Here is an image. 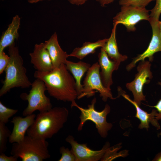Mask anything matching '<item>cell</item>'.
I'll return each instance as SVG.
<instances>
[{
    "label": "cell",
    "mask_w": 161,
    "mask_h": 161,
    "mask_svg": "<svg viewBox=\"0 0 161 161\" xmlns=\"http://www.w3.org/2000/svg\"><path fill=\"white\" fill-rule=\"evenodd\" d=\"M151 66L149 61H140L137 67V72L134 79L126 85V88L132 92L134 101L139 106L142 101L146 100L145 96L143 92V86L145 84L149 83L153 78Z\"/></svg>",
    "instance_id": "cell-8"
},
{
    "label": "cell",
    "mask_w": 161,
    "mask_h": 161,
    "mask_svg": "<svg viewBox=\"0 0 161 161\" xmlns=\"http://www.w3.org/2000/svg\"><path fill=\"white\" fill-rule=\"evenodd\" d=\"M96 102V98L94 97L92 100L91 104L88 105L87 109L79 106L75 101L71 103V108L76 107L81 112V115L79 117L80 121L78 128V131L82 130L86 121L91 120L95 124L97 132L100 136L104 138L107 136L108 131L112 127V124L108 123L106 119V116L110 113L111 109L109 106L106 104L102 111H97L95 108Z\"/></svg>",
    "instance_id": "cell-5"
},
{
    "label": "cell",
    "mask_w": 161,
    "mask_h": 161,
    "mask_svg": "<svg viewBox=\"0 0 161 161\" xmlns=\"http://www.w3.org/2000/svg\"><path fill=\"white\" fill-rule=\"evenodd\" d=\"M36 116L32 114L24 117L17 116L13 117L11 123L13 124V127L8 139L10 143H18L24 138L26 132L33 123Z\"/></svg>",
    "instance_id": "cell-15"
},
{
    "label": "cell",
    "mask_w": 161,
    "mask_h": 161,
    "mask_svg": "<svg viewBox=\"0 0 161 161\" xmlns=\"http://www.w3.org/2000/svg\"><path fill=\"white\" fill-rule=\"evenodd\" d=\"M158 84L161 86V80L158 83ZM150 107L155 108L157 110V113L156 115L155 118L158 120L161 121V99H160L157 102V103L154 106H149Z\"/></svg>",
    "instance_id": "cell-28"
},
{
    "label": "cell",
    "mask_w": 161,
    "mask_h": 161,
    "mask_svg": "<svg viewBox=\"0 0 161 161\" xmlns=\"http://www.w3.org/2000/svg\"><path fill=\"white\" fill-rule=\"evenodd\" d=\"M31 86L28 94L23 93L20 95L22 100L28 102L27 107L22 112L24 116L32 114L36 110L41 112L52 108L50 99L45 93L47 89L44 82L39 79L36 78L32 83Z\"/></svg>",
    "instance_id": "cell-6"
},
{
    "label": "cell",
    "mask_w": 161,
    "mask_h": 161,
    "mask_svg": "<svg viewBox=\"0 0 161 161\" xmlns=\"http://www.w3.org/2000/svg\"><path fill=\"white\" fill-rule=\"evenodd\" d=\"M60 152L61 154L58 161H76L75 155L72 149L62 146L60 147Z\"/></svg>",
    "instance_id": "cell-24"
},
{
    "label": "cell",
    "mask_w": 161,
    "mask_h": 161,
    "mask_svg": "<svg viewBox=\"0 0 161 161\" xmlns=\"http://www.w3.org/2000/svg\"><path fill=\"white\" fill-rule=\"evenodd\" d=\"M44 0H27L30 3H36L39 1Z\"/></svg>",
    "instance_id": "cell-33"
},
{
    "label": "cell",
    "mask_w": 161,
    "mask_h": 161,
    "mask_svg": "<svg viewBox=\"0 0 161 161\" xmlns=\"http://www.w3.org/2000/svg\"><path fill=\"white\" fill-rule=\"evenodd\" d=\"M117 90L118 95L117 97L120 95L122 96L134 106L136 112L135 117L138 119L140 122L138 126L139 129H145L148 130L149 127V123H151L157 130L160 129L158 120L155 118L157 113L156 109H153L151 113H148L142 109L135 101L131 99L129 96L126 94L125 92L123 91L120 87H118Z\"/></svg>",
    "instance_id": "cell-13"
},
{
    "label": "cell",
    "mask_w": 161,
    "mask_h": 161,
    "mask_svg": "<svg viewBox=\"0 0 161 161\" xmlns=\"http://www.w3.org/2000/svg\"><path fill=\"white\" fill-rule=\"evenodd\" d=\"M108 40V38H105L94 42H86L81 47L74 49L72 53L69 54V57H75L81 60L88 55L95 52L97 48L103 47Z\"/></svg>",
    "instance_id": "cell-20"
},
{
    "label": "cell",
    "mask_w": 161,
    "mask_h": 161,
    "mask_svg": "<svg viewBox=\"0 0 161 161\" xmlns=\"http://www.w3.org/2000/svg\"><path fill=\"white\" fill-rule=\"evenodd\" d=\"M100 67L98 62L94 63L87 72L82 85L83 89L82 94L77 97L79 99L84 96L89 97L98 92L104 102L108 98L114 100L111 92V89L105 87L103 85L100 77Z\"/></svg>",
    "instance_id": "cell-7"
},
{
    "label": "cell",
    "mask_w": 161,
    "mask_h": 161,
    "mask_svg": "<svg viewBox=\"0 0 161 161\" xmlns=\"http://www.w3.org/2000/svg\"><path fill=\"white\" fill-rule=\"evenodd\" d=\"M48 145L46 140L27 135L21 142L13 143L10 154L22 161H42L50 157Z\"/></svg>",
    "instance_id": "cell-4"
},
{
    "label": "cell",
    "mask_w": 161,
    "mask_h": 161,
    "mask_svg": "<svg viewBox=\"0 0 161 161\" xmlns=\"http://www.w3.org/2000/svg\"><path fill=\"white\" fill-rule=\"evenodd\" d=\"M155 0H119V4L121 6L131 5L145 7L151 1Z\"/></svg>",
    "instance_id": "cell-25"
},
{
    "label": "cell",
    "mask_w": 161,
    "mask_h": 161,
    "mask_svg": "<svg viewBox=\"0 0 161 161\" xmlns=\"http://www.w3.org/2000/svg\"><path fill=\"white\" fill-rule=\"evenodd\" d=\"M98 2L102 7L105 6L106 5L113 2L114 0H96Z\"/></svg>",
    "instance_id": "cell-31"
},
{
    "label": "cell",
    "mask_w": 161,
    "mask_h": 161,
    "mask_svg": "<svg viewBox=\"0 0 161 161\" xmlns=\"http://www.w3.org/2000/svg\"><path fill=\"white\" fill-rule=\"evenodd\" d=\"M69 111L65 107H55L40 112L27 131V135L45 140L51 138L62 129L68 119Z\"/></svg>",
    "instance_id": "cell-2"
},
{
    "label": "cell",
    "mask_w": 161,
    "mask_h": 161,
    "mask_svg": "<svg viewBox=\"0 0 161 161\" xmlns=\"http://www.w3.org/2000/svg\"><path fill=\"white\" fill-rule=\"evenodd\" d=\"M155 0L156 1V4L150 10L151 13L149 15L150 19L159 20L161 14V0Z\"/></svg>",
    "instance_id": "cell-26"
},
{
    "label": "cell",
    "mask_w": 161,
    "mask_h": 161,
    "mask_svg": "<svg viewBox=\"0 0 161 161\" xmlns=\"http://www.w3.org/2000/svg\"><path fill=\"white\" fill-rule=\"evenodd\" d=\"M8 54L10 60L4 70L5 77L0 90V97L12 88H28L32 84L26 75L27 70L23 65V59L14 43L8 47Z\"/></svg>",
    "instance_id": "cell-3"
},
{
    "label": "cell",
    "mask_w": 161,
    "mask_h": 161,
    "mask_svg": "<svg viewBox=\"0 0 161 161\" xmlns=\"http://www.w3.org/2000/svg\"><path fill=\"white\" fill-rule=\"evenodd\" d=\"M29 55L31 62L37 71L46 72L53 69L52 60L44 43L35 44L33 52Z\"/></svg>",
    "instance_id": "cell-12"
},
{
    "label": "cell",
    "mask_w": 161,
    "mask_h": 161,
    "mask_svg": "<svg viewBox=\"0 0 161 161\" xmlns=\"http://www.w3.org/2000/svg\"></svg>",
    "instance_id": "cell-35"
},
{
    "label": "cell",
    "mask_w": 161,
    "mask_h": 161,
    "mask_svg": "<svg viewBox=\"0 0 161 161\" xmlns=\"http://www.w3.org/2000/svg\"><path fill=\"white\" fill-rule=\"evenodd\" d=\"M45 47L48 51L54 68L58 67L61 64H65L69 54L64 51L60 47L58 40L57 35L55 32L44 43Z\"/></svg>",
    "instance_id": "cell-16"
},
{
    "label": "cell",
    "mask_w": 161,
    "mask_h": 161,
    "mask_svg": "<svg viewBox=\"0 0 161 161\" xmlns=\"http://www.w3.org/2000/svg\"><path fill=\"white\" fill-rule=\"evenodd\" d=\"M159 20L150 19L149 21L152 29V35L151 41L147 49L142 54L134 58L132 61L127 65L126 69L129 71L136 66L139 61H143L146 58L151 62L153 55L155 53L161 51V37L159 26Z\"/></svg>",
    "instance_id": "cell-10"
},
{
    "label": "cell",
    "mask_w": 161,
    "mask_h": 161,
    "mask_svg": "<svg viewBox=\"0 0 161 161\" xmlns=\"http://www.w3.org/2000/svg\"><path fill=\"white\" fill-rule=\"evenodd\" d=\"M71 4L78 5L84 4L87 0H68Z\"/></svg>",
    "instance_id": "cell-30"
},
{
    "label": "cell",
    "mask_w": 161,
    "mask_h": 161,
    "mask_svg": "<svg viewBox=\"0 0 161 161\" xmlns=\"http://www.w3.org/2000/svg\"><path fill=\"white\" fill-rule=\"evenodd\" d=\"M117 25L113 23V27L111 35L102 47L111 60L120 63L127 60L128 57L126 55L120 54L118 50L115 36Z\"/></svg>",
    "instance_id": "cell-19"
},
{
    "label": "cell",
    "mask_w": 161,
    "mask_h": 161,
    "mask_svg": "<svg viewBox=\"0 0 161 161\" xmlns=\"http://www.w3.org/2000/svg\"><path fill=\"white\" fill-rule=\"evenodd\" d=\"M159 28H160V36L161 37V21H159Z\"/></svg>",
    "instance_id": "cell-34"
},
{
    "label": "cell",
    "mask_w": 161,
    "mask_h": 161,
    "mask_svg": "<svg viewBox=\"0 0 161 161\" xmlns=\"http://www.w3.org/2000/svg\"><path fill=\"white\" fill-rule=\"evenodd\" d=\"M99 64L101 70L100 75L104 86L111 89L110 86L113 84L112 74L117 70L120 63L111 60L103 47L98 55Z\"/></svg>",
    "instance_id": "cell-14"
},
{
    "label": "cell",
    "mask_w": 161,
    "mask_h": 161,
    "mask_svg": "<svg viewBox=\"0 0 161 161\" xmlns=\"http://www.w3.org/2000/svg\"><path fill=\"white\" fill-rule=\"evenodd\" d=\"M17 109L9 108L5 106L0 101V122L5 124L9 121V119L16 114Z\"/></svg>",
    "instance_id": "cell-22"
},
{
    "label": "cell",
    "mask_w": 161,
    "mask_h": 161,
    "mask_svg": "<svg viewBox=\"0 0 161 161\" xmlns=\"http://www.w3.org/2000/svg\"><path fill=\"white\" fill-rule=\"evenodd\" d=\"M65 64L67 69L72 74L75 79L78 97L81 95L83 91V87L81 82V78L90 67L91 65L82 61L74 62L67 60Z\"/></svg>",
    "instance_id": "cell-17"
},
{
    "label": "cell",
    "mask_w": 161,
    "mask_h": 161,
    "mask_svg": "<svg viewBox=\"0 0 161 161\" xmlns=\"http://www.w3.org/2000/svg\"><path fill=\"white\" fill-rule=\"evenodd\" d=\"M18 158L13 155L7 156L4 153L0 154V161H17Z\"/></svg>",
    "instance_id": "cell-29"
},
{
    "label": "cell",
    "mask_w": 161,
    "mask_h": 161,
    "mask_svg": "<svg viewBox=\"0 0 161 161\" xmlns=\"http://www.w3.org/2000/svg\"><path fill=\"white\" fill-rule=\"evenodd\" d=\"M11 133L5 124L0 122V154L6 151L7 142Z\"/></svg>",
    "instance_id": "cell-21"
},
{
    "label": "cell",
    "mask_w": 161,
    "mask_h": 161,
    "mask_svg": "<svg viewBox=\"0 0 161 161\" xmlns=\"http://www.w3.org/2000/svg\"><path fill=\"white\" fill-rule=\"evenodd\" d=\"M149 11L145 7L131 5L121 6L120 11L113 18V23L124 25L129 31L136 30L135 25L142 20L149 21Z\"/></svg>",
    "instance_id": "cell-9"
},
{
    "label": "cell",
    "mask_w": 161,
    "mask_h": 161,
    "mask_svg": "<svg viewBox=\"0 0 161 161\" xmlns=\"http://www.w3.org/2000/svg\"><path fill=\"white\" fill-rule=\"evenodd\" d=\"M120 146L118 144L112 147H109L106 150L100 161H111L119 157L122 156L123 155L117 152L120 148Z\"/></svg>",
    "instance_id": "cell-23"
},
{
    "label": "cell",
    "mask_w": 161,
    "mask_h": 161,
    "mask_svg": "<svg viewBox=\"0 0 161 161\" xmlns=\"http://www.w3.org/2000/svg\"><path fill=\"white\" fill-rule=\"evenodd\" d=\"M34 76L44 82L50 96L57 100L72 103L77 98L75 79L65 64L49 72H41L36 70Z\"/></svg>",
    "instance_id": "cell-1"
},
{
    "label": "cell",
    "mask_w": 161,
    "mask_h": 161,
    "mask_svg": "<svg viewBox=\"0 0 161 161\" xmlns=\"http://www.w3.org/2000/svg\"><path fill=\"white\" fill-rule=\"evenodd\" d=\"M69 143L72 150L76 157V161H97L101 160L107 149L110 147V143H106L102 148L99 150L91 149L87 145V144H80L75 140L71 135H68L65 139Z\"/></svg>",
    "instance_id": "cell-11"
},
{
    "label": "cell",
    "mask_w": 161,
    "mask_h": 161,
    "mask_svg": "<svg viewBox=\"0 0 161 161\" xmlns=\"http://www.w3.org/2000/svg\"><path fill=\"white\" fill-rule=\"evenodd\" d=\"M10 60V57L6 54L4 51L0 52V74L4 71Z\"/></svg>",
    "instance_id": "cell-27"
},
{
    "label": "cell",
    "mask_w": 161,
    "mask_h": 161,
    "mask_svg": "<svg viewBox=\"0 0 161 161\" xmlns=\"http://www.w3.org/2000/svg\"><path fill=\"white\" fill-rule=\"evenodd\" d=\"M20 23V18L16 15L13 18L11 23L1 36L0 41V52L6 47L14 43L19 37L18 30Z\"/></svg>",
    "instance_id": "cell-18"
},
{
    "label": "cell",
    "mask_w": 161,
    "mask_h": 161,
    "mask_svg": "<svg viewBox=\"0 0 161 161\" xmlns=\"http://www.w3.org/2000/svg\"><path fill=\"white\" fill-rule=\"evenodd\" d=\"M153 161H161V152L158 153L153 159Z\"/></svg>",
    "instance_id": "cell-32"
}]
</instances>
